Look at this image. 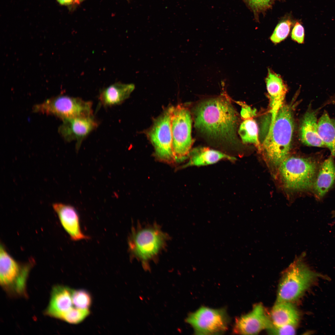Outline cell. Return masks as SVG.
Instances as JSON below:
<instances>
[{"label":"cell","mask_w":335,"mask_h":335,"mask_svg":"<svg viewBox=\"0 0 335 335\" xmlns=\"http://www.w3.org/2000/svg\"><path fill=\"white\" fill-rule=\"evenodd\" d=\"M202 101L194 108V126L204 136L216 141L236 144L237 115L226 94Z\"/></svg>","instance_id":"6da1fadb"},{"label":"cell","mask_w":335,"mask_h":335,"mask_svg":"<svg viewBox=\"0 0 335 335\" xmlns=\"http://www.w3.org/2000/svg\"><path fill=\"white\" fill-rule=\"evenodd\" d=\"M169 238L156 223H138L132 228L128 238L131 258L149 269L150 263L156 262L166 248Z\"/></svg>","instance_id":"7a4b0ae2"},{"label":"cell","mask_w":335,"mask_h":335,"mask_svg":"<svg viewBox=\"0 0 335 335\" xmlns=\"http://www.w3.org/2000/svg\"><path fill=\"white\" fill-rule=\"evenodd\" d=\"M293 113L290 105H283L263 142L267 157L275 165H280L290 152L294 129Z\"/></svg>","instance_id":"3957f363"},{"label":"cell","mask_w":335,"mask_h":335,"mask_svg":"<svg viewBox=\"0 0 335 335\" xmlns=\"http://www.w3.org/2000/svg\"><path fill=\"white\" fill-rule=\"evenodd\" d=\"M34 263L33 259L23 264L18 263L0 245V283L8 295L27 297V282Z\"/></svg>","instance_id":"277c9868"},{"label":"cell","mask_w":335,"mask_h":335,"mask_svg":"<svg viewBox=\"0 0 335 335\" xmlns=\"http://www.w3.org/2000/svg\"><path fill=\"white\" fill-rule=\"evenodd\" d=\"M280 165L281 176L287 188L300 191L312 189L319 168L315 160L311 158L287 157Z\"/></svg>","instance_id":"5b68a950"},{"label":"cell","mask_w":335,"mask_h":335,"mask_svg":"<svg viewBox=\"0 0 335 335\" xmlns=\"http://www.w3.org/2000/svg\"><path fill=\"white\" fill-rule=\"evenodd\" d=\"M318 275L299 259L294 261L283 274L278 287L277 302H291L298 299Z\"/></svg>","instance_id":"8992f818"},{"label":"cell","mask_w":335,"mask_h":335,"mask_svg":"<svg viewBox=\"0 0 335 335\" xmlns=\"http://www.w3.org/2000/svg\"><path fill=\"white\" fill-rule=\"evenodd\" d=\"M192 119L189 110L179 105L174 107L171 119L172 149L175 160L181 161L189 155L193 143Z\"/></svg>","instance_id":"52a82bcc"},{"label":"cell","mask_w":335,"mask_h":335,"mask_svg":"<svg viewBox=\"0 0 335 335\" xmlns=\"http://www.w3.org/2000/svg\"><path fill=\"white\" fill-rule=\"evenodd\" d=\"M92 107L91 102L79 98L59 96L35 105L34 109L36 112L54 115L63 120L91 116Z\"/></svg>","instance_id":"ba28073f"},{"label":"cell","mask_w":335,"mask_h":335,"mask_svg":"<svg viewBox=\"0 0 335 335\" xmlns=\"http://www.w3.org/2000/svg\"><path fill=\"white\" fill-rule=\"evenodd\" d=\"M174 107L171 106L165 109L155 120L147 133L157 156L163 161L169 162L175 160L171 130Z\"/></svg>","instance_id":"9c48e42d"},{"label":"cell","mask_w":335,"mask_h":335,"mask_svg":"<svg viewBox=\"0 0 335 335\" xmlns=\"http://www.w3.org/2000/svg\"><path fill=\"white\" fill-rule=\"evenodd\" d=\"M229 318L224 309H214L202 307L190 315L187 323L199 334L221 333L227 330Z\"/></svg>","instance_id":"30bf717a"},{"label":"cell","mask_w":335,"mask_h":335,"mask_svg":"<svg viewBox=\"0 0 335 335\" xmlns=\"http://www.w3.org/2000/svg\"><path fill=\"white\" fill-rule=\"evenodd\" d=\"M270 318L267 315L263 305L258 304L252 310L242 316L236 321L234 328L235 333L245 335L257 334L273 326Z\"/></svg>","instance_id":"8fae6325"},{"label":"cell","mask_w":335,"mask_h":335,"mask_svg":"<svg viewBox=\"0 0 335 335\" xmlns=\"http://www.w3.org/2000/svg\"><path fill=\"white\" fill-rule=\"evenodd\" d=\"M98 126L92 116L86 118L66 119L63 120L58 132L67 141H76L78 151L84 139Z\"/></svg>","instance_id":"7c38bea8"},{"label":"cell","mask_w":335,"mask_h":335,"mask_svg":"<svg viewBox=\"0 0 335 335\" xmlns=\"http://www.w3.org/2000/svg\"><path fill=\"white\" fill-rule=\"evenodd\" d=\"M52 207L62 227L72 240L77 241L89 239V237L82 230L78 213L74 207L56 203L53 204Z\"/></svg>","instance_id":"4fadbf2b"},{"label":"cell","mask_w":335,"mask_h":335,"mask_svg":"<svg viewBox=\"0 0 335 335\" xmlns=\"http://www.w3.org/2000/svg\"><path fill=\"white\" fill-rule=\"evenodd\" d=\"M73 289L57 285L52 288L49 304L45 314L61 320L63 316L74 306L72 301Z\"/></svg>","instance_id":"5bb4252c"},{"label":"cell","mask_w":335,"mask_h":335,"mask_svg":"<svg viewBox=\"0 0 335 335\" xmlns=\"http://www.w3.org/2000/svg\"><path fill=\"white\" fill-rule=\"evenodd\" d=\"M266 83L270 100V126L273 123L279 110L283 105L287 88L281 76L269 69Z\"/></svg>","instance_id":"9a60e30c"},{"label":"cell","mask_w":335,"mask_h":335,"mask_svg":"<svg viewBox=\"0 0 335 335\" xmlns=\"http://www.w3.org/2000/svg\"><path fill=\"white\" fill-rule=\"evenodd\" d=\"M319 110L309 106L300 123L299 136L302 142L307 146L326 147L318 132L317 115Z\"/></svg>","instance_id":"2e32d148"},{"label":"cell","mask_w":335,"mask_h":335,"mask_svg":"<svg viewBox=\"0 0 335 335\" xmlns=\"http://www.w3.org/2000/svg\"><path fill=\"white\" fill-rule=\"evenodd\" d=\"M335 183V164L333 157L326 159L319 169L312 189L315 197L323 198Z\"/></svg>","instance_id":"e0dca14e"},{"label":"cell","mask_w":335,"mask_h":335,"mask_svg":"<svg viewBox=\"0 0 335 335\" xmlns=\"http://www.w3.org/2000/svg\"><path fill=\"white\" fill-rule=\"evenodd\" d=\"M270 319L273 326L275 327L296 326L299 315L297 310L291 302H277L271 310Z\"/></svg>","instance_id":"ac0fdd59"},{"label":"cell","mask_w":335,"mask_h":335,"mask_svg":"<svg viewBox=\"0 0 335 335\" xmlns=\"http://www.w3.org/2000/svg\"><path fill=\"white\" fill-rule=\"evenodd\" d=\"M134 88L133 84L116 83L102 91L99 100L105 106L119 104L129 97Z\"/></svg>","instance_id":"d6986e66"},{"label":"cell","mask_w":335,"mask_h":335,"mask_svg":"<svg viewBox=\"0 0 335 335\" xmlns=\"http://www.w3.org/2000/svg\"><path fill=\"white\" fill-rule=\"evenodd\" d=\"M190 157L186 166H201L215 163L224 159L234 160L235 158L219 151L207 147L196 149L191 151Z\"/></svg>","instance_id":"ffe728a7"},{"label":"cell","mask_w":335,"mask_h":335,"mask_svg":"<svg viewBox=\"0 0 335 335\" xmlns=\"http://www.w3.org/2000/svg\"><path fill=\"white\" fill-rule=\"evenodd\" d=\"M318 132L321 140L335 157V120L324 111L318 120Z\"/></svg>","instance_id":"44dd1931"},{"label":"cell","mask_w":335,"mask_h":335,"mask_svg":"<svg viewBox=\"0 0 335 335\" xmlns=\"http://www.w3.org/2000/svg\"><path fill=\"white\" fill-rule=\"evenodd\" d=\"M238 133L243 143L253 144L260 148L258 127L254 120L251 118L244 120L240 126Z\"/></svg>","instance_id":"7402d4cb"},{"label":"cell","mask_w":335,"mask_h":335,"mask_svg":"<svg viewBox=\"0 0 335 335\" xmlns=\"http://www.w3.org/2000/svg\"><path fill=\"white\" fill-rule=\"evenodd\" d=\"M72 301L74 307L80 309H89L92 303L90 293L83 290H74L72 293Z\"/></svg>","instance_id":"603a6c76"},{"label":"cell","mask_w":335,"mask_h":335,"mask_svg":"<svg viewBox=\"0 0 335 335\" xmlns=\"http://www.w3.org/2000/svg\"><path fill=\"white\" fill-rule=\"evenodd\" d=\"M89 309H82L74 307L65 313L61 320L71 324L82 322L89 314Z\"/></svg>","instance_id":"cb8c5ba5"},{"label":"cell","mask_w":335,"mask_h":335,"mask_svg":"<svg viewBox=\"0 0 335 335\" xmlns=\"http://www.w3.org/2000/svg\"><path fill=\"white\" fill-rule=\"evenodd\" d=\"M292 22L287 20L279 23L276 26L270 37L271 41L275 43L280 42L284 39L288 35Z\"/></svg>","instance_id":"d4e9b609"},{"label":"cell","mask_w":335,"mask_h":335,"mask_svg":"<svg viewBox=\"0 0 335 335\" xmlns=\"http://www.w3.org/2000/svg\"><path fill=\"white\" fill-rule=\"evenodd\" d=\"M255 13L265 11L270 8L276 0H244Z\"/></svg>","instance_id":"484cf974"},{"label":"cell","mask_w":335,"mask_h":335,"mask_svg":"<svg viewBox=\"0 0 335 335\" xmlns=\"http://www.w3.org/2000/svg\"><path fill=\"white\" fill-rule=\"evenodd\" d=\"M304 29L299 22L295 24L291 33L292 39L299 43H302L304 39Z\"/></svg>","instance_id":"4316f807"},{"label":"cell","mask_w":335,"mask_h":335,"mask_svg":"<svg viewBox=\"0 0 335 335\" xmlns=\"http://www.w3.org/2000/svg\"><path fill=\"white\" fill-rule=\"evenodd\" d=\"M296 326L287 325L279 327L273 326L269 329V332L273 334H295Z\"/></svg>","instance_id":"83f0119b"},{"label":"cell","mask_w":335,"mask_h":335,"mask_svg":"<svg viewBox=\"0 0 335 335\" xmlns=\"http://www.w3.org/2000/svg\"><path fill=\"white\" fill-rule=\"evenodd\" d=\"M239 104L242 106V108L241 111V115L243 118L247 119L251 118L256 114L255 110H252L250 107L243 103Z\"/></svg>","instance_id":"f1b7e54d"},{"label":"cell","mask_w":335,"mask_h":335,"mask_svg":"<svg viewBox=\"0 0 335 335\" xmlns=\"http://www.w3.org/2000/svg\"><path fill=\"white\" fill-rule=\"evenodd\" d=\"M61 5L67 6L70 10L74 8V7L79 4L83 0H56Z\"/></svg>","instance_id":"f546056e"}]
</instances>
